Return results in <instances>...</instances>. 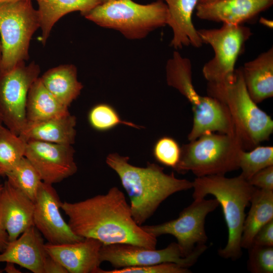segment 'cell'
I'll list each match as a JSON object with an SVG mask.
<instances>
[{"label": "cell", "mask_w": 273, "mask_h": 273, "mask_svg": "<svg viewBox=\"0 0 273 273\" xmlns=\"http://www.w3.org/2000/svg\"><path fill=\"white\" fill-rule=\"evenodd\" d=\"M72 232L82 238H93L103 245L131 244L155 249L157 240L134 221L130 205L117 187L107 193L82 201L62 203Z\"/></svg>", "instance_id": "obj_1"}, {"label": "cell", "mask_w": 273, "mask_h": 273, "mask_svg": "<svg viewBox=\"0 0 273 273\" xmlns=\"http://www.w3.org/2000/svg\"><path fill=\"white\" fill-rule=\"evenodd\" d=\"M129 158L111 153L106 158L108 166L118 174L128 196L132 216L142 225L172 194L193 188V181L176 178L173 172L165 173L164 168L147 162L146 167L130 164Z\"/></svg>", "instance_id": "obj_2"}, {"label": "cell", "mask_w": 273, "mask_h": 273, "mask_svg": "<svg viewBox=\"0 0 273 273\" xmlns=\"http://www.w3.org/2000/svg\"><path fill=\"white\" fill-rule=\"evenodd\" d=\"M194 199L214 196L221 205L228 229V240L218 254L225 259L236 260L242 254L241 240L245 208L249 205L255 187L241 175L229 178L224 175L196 177L193 181Z\"/></svg>", "instance_id": "obj_3"}, {"label": "cell", "mask_w": 273, "mask_h": 273, "mask_svg": "<svg viewBox=\"0 0 273 273\" xmlns=\"http://www.w3.org/2000/svg\"><path fill=\"white\" fill-rule=\"evenodd\" d=\"M207 92L229 109L244 150H251L269 139L273 132V120L251 98L241 68L236 69L233 78L227 81L208 83Z\"/></svg>", "instance_id": "obj_4"}, {"label": "cell", "mask_w": 273, "mask_h": 273, "mask_svg": "<svg viewBox=\"0 0 273 273\" xmlns=\"http://www.w3.org/2000/svg\"><path fill=\"white\" fill-rule=\"evenodd\" d=\"M242 150L237 135L206 133L183 145L180 160L174 170L181 174L191 171L196 177L225 175L239 169Z\"/></svg>", "instance_id": "obj_5"}, {"label": "cell", "mask_w": 273, "mask_h": 273, "mask_svg": "<svg viewBox=\"0 0 273 273\" xmlns=\"http://www.w3.org/2000/svg\"><path fill=\"white\" fill-rule=\"evenodd\" d=\"M168 9L162 0L147 5L132 0H113L100 4L83 16L97 25L118 30L128 39H141L167 24Z\"/></svg>", "instance_id": "obj_6"}, {"label": "cell", "mask_w": 273, "mask_h": 273, "mask_svg": "<svg viewBox=\"0 0 273 273\" xmlns=\"http://www.w3.org/2000/svg\"><path fill=\"white\" fill-rule=\"evenodd\" d=\"M31 1L0 4V73L9 71L29 59L31 39L40 28L38 13Z\"/></svg>", "instance_id": "obj_7"}, {"label": "cell", "mask_w": 273, "mask_h": 273, "mask_svg": "<svg viewBox=\"0 0 273 273\" xmlns=\"http://www.w3.org/2000/svg\"><path fill=\"white\" fill-rule=\"evenodd\" d=\"M197 32L202 43L210 45L214 53L202 69L208 83H220L232 79L236 61L252 34L250 28L222 23L219 28L202 29Z\"/></svg>", "instance_id": "obj_8"}, {"label": "cell", "mask_w": 273, "mask_h": 273, "mask_svg": "<svg viewBox=\"0 0 273 273\" xmlns=\"http://www.w3.org/2000/svg\"><path fill=\"white\" fill-rule=\"evenodd\" d=\"M17 65L0 73V116L7 128L19 135L25 127L26 105L30 86L38 78L39 65L34 61Z\"/></svg>", "instance_id": "obj_9"}, {"label": "cell", "mask_w": 273, "mask_h": 273, "mask_svg": "<svg viewBox=\"0 0 273 273\" xmlns=\"http://www.w3.org/2000/svg\"><path fill=\"white\" fill-rule=\"evenodd\" d=\"M219 205L215 198L194 199L180 212L177 218L159 224L141 226L155 238L163 235L174 236L183 256L186 257L197 245L206 243L208 238L204 228L205 218Z\"/></svg>", "instance_id": "obj_10"}, {"label": "cell", "mask_w": 273, "mask_h": 273, "mask_svg": "<svg viewBox=\"0 0 273 273\" xmlns=\"http://www.w3.org/2000/svg\"><path fill=\"white\" fill-rule=\"evenodd\" d=\"M207 248L206 244L198 245L190 255L184 257L175 242L158 250L131 244L103 245L100 259L102 262H108L115 269L165 262L175 263L189 268L197 262Z\"/></svg>", "instance_id": "obj_11"}, {"label": "cell", "mask_w": 273, "mask_h": 273, "mask_svg": "<svg viewBox=\"0 0 273 273\" xmlns=\"http://www.w3.org/2000/svg\"><path fill=\"white\" fill-rule=\"evenodd\" d=\"M74 153L71 145L29 141L24 156L38 171L43 182L53 185L76 172Z\"/></svg>", "instance_id": "obj_12"}, {"label": "cell", "mask_w": 273, "mask_h": 273, "mask_svg": "<svg viewBox=\"0 0 273 273\" xmlns=\"http://www.w3.org/2000/svg\"><path fill=\"white\" fill-rule=\"evenodd\" d=\"M62 202L53 185L42 182L34 201L33 225L49 243L59 244L79 241L62 216Z\"/></svg>", "instance_id": "obj_13"}, {"label": "cell", "mask_w": 273, "mask_h": 273, "mask_svg": "<svg viewBox=\"0 0 273 273\" xmlns=\"http://www.w3.org/2000/svg\"><path fill=\"white\" fill-rule=\"evenodd\" d=\"M180 93L190 102L193 113V125L188 139L193 141L206 133L218 132L232 134L235 124L226 106L215 98L200 95L193 82Z\"/></svg>", "instance_id": "obj_14"}, {"label": "cell", "mask_w": 273, "mask_h": 273, "mask_svg": "<svg viewBox=\"0 0 273 273\" xmlns=\"http://www.w3.org/2000/svg\"><path fill=\"white\" fill-rule=\"evenodd\" d=\"M103 245L96 239L87 238L63 244L47 243L45 249L68 273H98L102 262L100 250Z\"/></svg>", "instance_id": "obj_15"}, {"label": "cell", "mask_w": 273, "mask_h": 273, "mask_svg": "<svg viewBox=\"0 0 273 273\" xmlns=\"http://www.w3.org/2000/svg\"><path fill=\"white\" fill-rule=\"evenodd\" d=\"M34 202L7 180L0 193V227L9 241L33 225Z\"/></svg>", "instance_id": "obj_16"}, {"label": "cell", "mask_w": 273, "mask_h": 273, "mask_svg": "<svg viewBox=\"0 0 273 273\" xmlns=\"http://www.w3.org/2000/svg\"><path fill=\"white\" fill-rule=\"evenodd\" d=\"M49 256L42 236L33 225L16 239L9 242L0 253V262L13 263L33 273H44Z\"/></svg>", "instance_id": "obj_17"}, {"label": "cell", "mask_w": 273, "mask_h": 273, "mask_svg": "<svg viewBox=\"0 0 273 273\" xmlns=\"http://www.w3.org/2000/svg\"><path fill=\"white\" fill-rule=\"evenodd\" d=\"M272 4L273 0H219L209 4H198L196 14L202 20L242 25Z\"/></svg>", "instance_id": "obj_18"}, {"label": "cell", "mask_w": 273, "mask_h": 273, "mask_svg": "<svg viewBox=\"0 0 273 273\" xmlns=\"http://www.w3.org/2000/svg\"><path fill=\"white\" fill-rule=\"evenodd\" d=\"M162 1L168 9L167 24L173 32L171 46L175 49L189 45L197 48L201 47L203 43L192 20L199 0Z\"/></svg>", "instance_id": "obj_19"}, {"label": "cell", "mask_w": 273, "mask_h": 273, "mask_svg": "<svg viewBox=\"0 0 273 273\" xmlns=\"http://www.w3.org/2000/svg\"><path fill=\"white\" fill-rule=\"evenodd\" d=\"M248 93L256 104L273 96V48L241 68Z\"/></svg>", "instance_id": "obj_20"}, {"label": "cell", "mask_w": 273, "mask_h": 273, "mask_svg": "<svg viewBox=\"0 0 273 273\" xmlns=\"http://www.w3.org/2000/svg\"><path fill=\"white\" fill-rule=\"evenodd\" d=\"M76 117L68 113L49 119L26 124L19 135L26 142L38 141L71 145L75 142Z\"/></svg>", "instance_id": "obj_21"}, {"label": "cell", "mask_w": 273, "mask_h": 273, "mask_svg": "<svg viewBox=\"0 0 273 273\" xmlns=\"http://www.w3.org/2000/svg\"><path fill=\"white\" fill-rule=\"evenodd\" d=\"M47 90L63 105L68 107L83 88L77 78L76 67L64 64L53 67L40 77Z\"/></svg>", "instance_id": "obj_22"}, {"label": "cell", "mask_w": 273, "mask_h": 273, "mask_svg": "<svg viewBox=\"0 0 273 273\" xmlns=\"http://www.w3.org/2000/svg\"><path fill=\"white\" fill-rule=\"evenodd\" d=\"M38 4L41 41L44 44L54 25L64 15L79 11L82 15L101 4L100 0H36Z\"/></svg>", "instance_id": "obj_23"}, {"label": "cell", "mask_w": 273, "mask_h": 273, "mask_svg": "<svg viewBox=\"0 0 273 273\" xmlns=\"http://www.w3.org/2000/svg\"><path fill=\"white\" fill-rule=\"evenodd\" d=\"M251 207L243 224L242 248L248 249L257 232L273 219V190L256 188L250 200Z\"/></svg>", "instance_id": "obj_24"}, {"label": "cell", "mask_w": 273, "mask_h": 273, "mask_svg": "<svg viewBox=\"0 0 273 273\" xmlns=\"http://www.w3.org/2000/svg\"><path fill=\"white\" fill-rule=\"evenodd\" d=\"M68 113V107L61 104L44 87L40 78H37L30 86L27 95V123L61 116Z\"/></svg>", "instance_id": "obj_25"}, {"label": "cell", "mask_w": 273, "mask_h": 273, "mask_svg": "<svg viewBox=\"0 0 273 273\" xmlns=\"http://www.w3.org/2000/svg\"><path fill=\"white\" fill-rule=\"evenodd\" d=\"M5 176L12 186L34 202L42 180L38 171L25 156Z\"/></svg>", "instance_id": "obj_26"}, {"label": "cell", "mask_w": 273, "mask_h": 273, "mask_svg": "<svg viewBox=\"0 0 273 273\" xmlns=\"http://www.w3.org/2000/svg\"><path fill=\"white\" fill-rule=\"evenodd\" d=\"M26 142L0 124V175L5 176L24 157Z\"/></svg>", "instance_id": "obj_27"}, {"label": "cell", "mask_w": 273, "mask_h": 273, "mask_svg": "<svg viewBox=\"0 0 273 273\" xmlns=\"http://www.w3.org/2000/svg\"><path fill=\"white\" fill-rule=\"evenodd\" d=\"M273 165V147L257 146L250 151L242 150L239 157L241 175L248 180L254 174Z\"/></svg>", "instance_id": "obj_28"}, {"label": "cell", "mask_w": 273, "mask_h": 273, "mask_svg": "<svg viewBox=\"0 0 273 273\" xmlns=\"http://www.w3.org/2000/svg\"><path fill=\"white\" fill-rule=\"evenodd\" d=\"M89 124L99 131L110 130L120 124L140 129L143 127L122 120L115 109L109 104L101 103L91 108L88 114Z\"/></svg>", "instance_id": "obj_29"}, {"label": "cell", "mask_w": 273, "mask_h": 273, "mask_svg": "<svg viewBox=\"0 0 273 273\" xmlns=\"http://www.w3.org/2000/svg\"><path fill=\"white\" fill-rule=\"evenodd\" d=\"M153 155L158 162L174 169L180 160L181 147L173 138L164 136L155 143Z\"/></svg>", "instance_id": "obj_30"}, {"label": "cell", "mask_w": 273, "mask_h": 273, "mask_svg": "<svg viewBox=\"0 0 273 273\" xmlns=\"http://www.w3.org/2000/svg\"><path fill=\"white\" fill-rule=\"evenodd\" d=\"M248 249L247 265L251 272H273V246L252 244Z\"/></svg>", "instance_id": "obj_31"}, {"label": "cell", "mask_w": 273, "mask_h": 273, "mask_svg": "<svg viewBox=\"0 0 273 273\" xmlns=\"http://www.w3.org/2000/svg\"><path fill=\"white\" fill-rule=\"evenodd\" d=\"M191 271L180 265L173 262H165L156 264L128 267L112 270L100 268L98 273H189Z\"/></svg>", "instance_id": "obj_32"}, {"label": "cell", "mask_w": 273, "mask_h": 273, "mask_svg": "<svg viewBox=\"0 0 273 273\" xmlns=\"http://www.w3.org/2000/svg\"><path fill=\"white\" fill-rule=\"evenodd\" d=\"M247 180L255 188L273 190V165L259 170Z\"/></svg>", "instance_id": "obj_33"}, {"label": "cell", "mask_w": 273, "mask_h": 273, "mask_svg": "<svg viewBox=\"0 0 273 273\" xmlns=\"http://www.w3.org/2000/svg\"><path fill=\"white\" fill-rule=\"evenodd\" d=\"M252 244L273 246V219L260 229L253 239Z\"/></svg>", "instance_id": "obj_34"}, {"label": "cell", "mask_w": 273, "mask_h": 273, "mask_svg": "<svg viewBox=\"0 0 273 273\" xmlns=\"http://www.w3.org/2000/svg\"><path fill=\"white\" fill-rule=\"evenodd\" d=\"M44 271V273H68L63 265L50 256L46 262Z\"/></svg>", "instance_id": "obj_35"}, {"label": "cell", "mask_w": 273, "mask_h": 273, "mask_svg": "<svg viewBox=\"0 0 273 273\" xmlns=\"http://www.w3.org/2000/svg\"><path fill=\"white\" fill-rule=\"evenodd\" d=\"M9 242V239L7 232L0 227V253L5 250Z\"/></svg>", "instance_id": "obj_36"}, {"label": "cell", "mask_w": 273, "mask_h": 273, "mask_svg": "<svg viewBox=\"0 0 273 273\" xmlns=\"http://www.w3.org/2000/svg\"><path fill=\"white\" fill-rule=\"evenodd\" d=\"M6 266L5 268V270L7 272H14V273H18V272H21L20 270L16 268L14 263H11V262H7L6 263Z\"/></svg>", "instance_id": "obj_37"}, {"label": "cell", "mask_w": 273, "mask_h": 273, "mask_svg": "<svg viewBox=\"0 0 273 273\" xmlns=\"http://www.w3.org/2000/svg\"><path fill=\"white\" fill-rule=\"evenodd\" d=\"M259 22L260 23H261L262 25L268 27L269 28H272V21H271L269 19H266L263 17H261L260 19Z\"/></svg>", "instance_id": "obj_38"}, {"label": "cell", "mask_w": 273, "mask_h": 273, "mask_svg": "<svg viewBox=\"0 0 273 273\" xmlns=\"http://www.w3.org/2000/svg\"><path fill=\"white\" fill-rule=\"evenodd\" d=\"M219 0H199L198 4L199 5H206L211 4Z\"/></svg>", "instance_id": "obj_39"}, {"label": "cell", "mask_w": 273, "mask_h": 273, "mask_svg": "<svg viewBox=\"0 0 273 273\" xmlns=\"http://www.w3.org/2000/svg\"><path fill=\"white\" fill-rule=\"evenodd\" d=\"M20 0H0V4L3 3H9L11 2L17 1Z\"/></svg>", "instance_id": "obj_40"}, {"label": "cell", "mask_w": 273, "mask_h": 273, "mask_svg": "<svg viewBox=\"0 0 273 273\" xmlns=\"http://www.w3.org/2000/svg\"><path fill=\"white\" fill-rule=\"evenodd\" d=\"M1 57H2V46H1V39H0V63L1 61Z\"/></svg>", "instance_id": "obj_41"}, {"label": "cell", "mask_w": 273, "mask_h": 273, "mask_svg": "<svg viewBox=\"0 0 273 273\" xmlns=\"http://www.w3.org/2000/svg\"><path fill=\"white\" fill-rule=\"evenodd\" d=\"M100 1L101 2V3L103 4V3H105L108 2L113 1V0H100Z\"/></svg>", "instance_id": "obj_42"}, {"label": "cell", "mask_w": 273, "mask_h": 273, "mask_svg": "<svg viewBox=\"0 0 273 273\" xmlns=\"http://www.w3.org/2000/svg\"><path fill=\"white\" fill-rule=\"evenodd\" d=\"M3 188V185L0 184V193Z\"/></svg>", "instance_id": "obj_43"}, {"label": "cell", "mask_w": 273, "mask_h": 273, "mask_svg": "<svg viewBox=\"0 0 273 273\" xmlns=\"http://www.w3.org/2000/svg\"><path fill=\"white\" fill-rule=\"evenodd\" d=\"M2 123H3L2 120V118H1V116H0V124H2Z\"/></svg>", "instance_id": "obj_44"}, {"label": "cell", "mask_w": 273, "mask_h": 273, "mask_svg": "<svg viewBox=\"0 0 273 273\" xmlns=\"http://www.w3.org/2000/svg\"><path fill=\"white\" fill-rule=\"evenodd\" d=\"M2 272V271L0 270V273Z\"/></svg>", "instance_id": "obj_45"}, {"label": "cell", "mask_w": 273, "mask_h": 273, "mask_svg": "<svg viewBox=\"0 0 273 273\" xmlns=\"http://www.w3.org/2000/svg\"><path fill=\"white\" fill-rule=\"evenodd\" d=\"M0 176H1V175H0ZM0 184H1V183H0Z\"/></svg>", "instance_id": "obj_46"}]
</instances>
